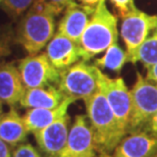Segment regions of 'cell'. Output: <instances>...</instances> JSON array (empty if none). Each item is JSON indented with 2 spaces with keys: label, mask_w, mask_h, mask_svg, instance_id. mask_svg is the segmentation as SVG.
Segmentation results:
<instances>
[{
  "label": "cell",
  "mask_w": 157,
  "mask_h": 157,
  "mask_svg": "<svg viewBox=\"0 0 157 157\" xmlns=\"http://www.w3.org/2000/svg\"><path fill=\"white\" fill-rule=\"evenodd\" d=\"M84 102L96 152L102 157H110L127 135V131L118 121L100 90L85 99Z\"/></svg>",
  "instance_id": "cell-1"
},
{
  "label": "cell",
  "mask_w": 157,
  "mask_h": 157,
  "mask_svg": "<svg viewBox=\"0 0 157 157\" xmlns=\"http://www.w3.org/2000/svg\"><path fill=\"white\" fill-rule=\"evenodd\" d=\"M60 12L46 0H36L21 17L15 41L29 54L39 53L54 36L55 17Z\"/></svg>",
  "instance_id": "cell-2"
},
{
  "label": "cell",
  "mask_w": 157,
  "mask_h": 157,
  "mask_svg": "<svg viewBox=\"0 0 157 157\" xmlns=\"http://www.w3.org/2000/svg\"><path fill=\"white\" fill-rule=\"evenodd\" d=\"M117 42V20L109 11L105 0L95 6L94 12L80 39L82 59L90 60Z\"/></svg>",
  "instance_id": "cell-3"
},
{
  "label": "cell",
  "mask_w": 157,
  "mask_h": 157,
  "mask_svg": "<svg viewBox=\"0 0 157 157\" xmlns=\"http://www.w3.org/2000/svg\"><path fill=\"white\" fill-rule=\"evenodd\" d=\"M131 92V115L127 134L147 131L157 112V84L137 74L136 83Z\"/></svg>",
  "instance_id": "cell-4"
},
{
  "label": "cell",
  "mask_w": 157,
  "mask_h": 157,
  "mask_svg": "<svg viewBox=\"0 0 157 157\" xmlns=\"http://www.w3.org/2000/svg\"><path fill=\"white\" fill-rule=\"evenodd\" d=\"M99 73L96 65L80 60L60 71L57 87L67 98L85 100L99 91Z\"/></svg>",
  "instance_id": "cell-5"
},
{
  "label": "cell",
  "mask_w": 157,
  "mask_h": 157,
  "mask_svg": "<svg viewBox=\"0 0 157 157\" xmlns=\"http://www.w3.org/2000/svg\"><path fill=\"white\" fill-rule=\"evenodd\" d=\"M17 67L26 89L58 86L60 71L53 67L46 53L29 54L18 62Z\"/></svg>",
  "instance_id": "cell-6"
},
{
  "label": "cell",
  "mask_w": 157,
  "mask_h": 157,
  "mask_svg": "<svg viewBox=\"0 0 157 157\" xmlns=\"http://www.w3.org/2000/svg\"><path fill=\"white\" fill-rule=\"evenodd\" d=\"M121 26V35L127 47L128 62L141 44L149 37L157 26V15L148 14L138 8L124 15Z\"/></svg>",
  "instance_id": "cell-7"
},
{
  "label": "cell",
  "mask_w": 157,
  "mask_h": 157,
  "mask_svg": "<svg viewBox=\"0 0 157 157\" xmlns=\"http://www.w3.org/2000/svg\"><path fill=\"white\" fill-rule=\"evenodd\" d=\"M99 90L107 100L121 124L128 131L131 115V92L122 78H109L100 71Z\"/></svg>",
  "instance_id": "cell-8"
},
{
  "label": "cell",
  "mask_w": 157,
  "mask_h": 157,
  "mask_svg": "<svg viewBox=\"0 0 157 157\" xmlns=\"http://www.w3.org/2000/svg\"><path fill=\"white\" fill-rule=\"evenodd\" d=\"M93 133L88 125L86 117L78 114L75 118L65 143L58 157H96Z\"/></svg>",
  "instance_id": "cell-9"
},
{
  "label": "cell",
  "mask_w": 157,
  "mask_h": 157,
  "mask_svg": "<svg viewBox=\"0 0 157 157\" xmlns=\"http://www.w3.org/2000/svg\"><path fill=\"white\" fill-rule=\"evenodd\" d=\"M68 114L57 119L48 127L33 133L40 151L45 157H58L64 148L70 133Z\"/></svg>",
  "instance_id": "cell-10"
},
{
  "label": "cell",
  "mask_w": 157,
  "mask_h": 157,
  "mask_svg": "<svg viewBox=\"0 0 157 157\" xmlns=\"http://www.w3.org/2000/svg\"><path fill=\"white\" fill-rule=\"evenodd\" d=\"M46 55L53 67L59 71L71 67L82 59L80 43L60 33L54 34L46 45Z\"/></svg>",
  "instance_id": "cell-11"
},
{
  "label": "cell",
  "mask_w": 157,
  "mask_h": 157,
  "mask_svg": "<svg viewBox=\"0 0 157 157\" xmlns=\"http://www.w3.org/2000/svg\"><path fill=\"white\" fill-rule=\"evenodd\" d=\"M113 157H157V136L147 131L128 133L117 146Z\"/></svg>",
  "instance_id": "cell-12"
},
{
  "label": "cell",
  "mask_w": 157,
  "mask_h": 157,
  "mask_svg": "<svg viewBox=\"0 0 157 157\" xmlns=\"http://www.w3.org/2000/svg\"><path fill=\"white\" fill-rule=\"evenodd\" d=\"M94 9L95 7H89L84 4L80 5L74 2L65 8L63 17L59 21L57 32L78 43Z\"/></svg>",
  "instance_id": "cell-13"
},
{
  "label": "cell",
  "mask_w": 157,
  "mask_h": 157,
  "mask_svg": "<svg viewBox=\"0 0 157 157\" xmlns=\"http://www.w3.org/2000/svg\"><path fill=\"white\" fill-rule=\"evenodd\" d=\"M26 90L20 71L13 62L0 65V102L10 106L20 103Z\"/></svg>",
  "instance_id": "cell-14"
},
{
  "label": "cell",
  "mask_w": 157,
  "mask_h": 157,
  "mask_svg": "<svg viewBox=\"0 0 157 157\" xmlns=\"http://www.w3.org/2000/svg\"><path fill=\"white\" fill-rule=\"evenodd\" d=\"M67 98L56 86H47L26 89L20 104L26 108H54Z\"/></svg>",
  "instance_id": "cell-15"
},
{
  "label": "cell",
  "mask_w": 157,
  "mask_h": 157,
  "mask_svg": "<svg viewBox=\"0 0 157 157\" xmlns=\"http://www.w3.org/2000/svg\"><path fill=\"white\" fill-rule=\"evenodd\" d=\"M74 102L75 100L67 97L63 100V102L57 107L29 109L23 117L29 133H35L37 131L42 130L53 124L57 119L67 115L68 107Z\"/></svg>",
  "instance_id": "cell-16"
},
{
  "label": "cell",
  "mask_w": 157,
  "mask_h": 157,
  "mask_svg": "<svg viewBox=\"0 0 157 157\" xmlns=\"http://www.w3.org/2000/svg\"><path fill=\"white\" fill-rule=\"evenodd\" d=\"M29 131L24 117L11 107L0 118V139L10 147H17L25 143Z\"/></svg>",
  "instance_id": "cell-17"
},
{
  "label": "cell",
  "mask_w": 157,
  "mask_h": 157,
  "mask_svg": "<svg viewBox=\"0 0 157 157\" xmlns=\"http://www.w3.org/2000/svg\"><path fill=\"white\" fill-rule=\"evenodd\" d=\"M125 62H128L127 52L121 48L117 42H115L105 50L104 55L101 58L96 59L94 64L97 67L108 68L110 71L119 73Z\"/></svg>",
  "instance_id": "cell-18"
},
{
  "label": "cell",
  "mask_w": 157,
  "mask_h": 157,
  "mask_svg": "<svg viewBox=\"0 0 157 157\" xmlns=\"http://www.w3.org/2000/svg\"><path fill=\"white\" fill-rule=\"evenodd\" d=\"M138 61L143 63L147 70L157 64V34L148 37L128 59V62L133 63H136Z\"/></svg>",
  "instance_id": "cell-19"
},
{
  "label": "cell",
  "mask_w": 157,
  "mask_h": 157,
  "mask_svg": "<svg viewBox=\"0 0 157 157\" xmlns=\"http://www.w3.org/2000/svg\"><path fill=\"white\" fill-rule=\"evenodd\" d=\"M36 0H2V8L9 17L17 20L29 10Z\"/></svg>",
  "instance_id": "cell-20"
},
{
  "label": "cell",
  "mask_w": 157,
  "mask_h": 157,
  "mask_svg": "<svg viewBox=\"0 0 157 157\" xmlns=\"http://www.w3.org/2000/svg\"><path fill=\"white\" fill-rule=\"evenodd\" d=\"M13 35L8 27H0V63L11 53Z\"/></svg>",
  "instance_id": "cell-21"
},
{
  "label": "cell",
  "mask_w": 157,
  "mask_h": 157,
  "mask_svg": "<svg viewBox=\"0 0 157 157\" xmlns=\"http://www.w3.org/2000/svg\"><path fill=\"white\" fill-rule=\"evenodd\" d=\"M11 157H42L39 151L30 143H23L15 147Z\"/></svg>",
  "instance_id": "cell-22"
},
{
  "label": "cell",
  "mask_w": 157,
  "mask_h": 157,
  "mask_svg": "<svg viewBox=\"0 0 157 157\" xmlns=\"http://www.w3.org/2000/svg\"><path fill=\"white\" fill-rule=\"evenodd\" d=\"M110 1L117 7L121 17H124L133 9L137 8L134 0H110Z\"/></svg>",
  "instance_id": "cell-23"
},
{
  "label": "cell",
  "mask_w": 157,
  "mask_h": 157,
  "mask_svg": "<svg viewBox=\"0 0 157 157\" xmlns=\"http://www.w3.org/2000/svg\"><path fill=\"white\" fill-rule=\"evenodd\" d=\"M47 2H49L50 4H52L54 7L59 9L61 12L64 10L67 6H70L71 4H73L75 2L74 0H46Z\"/></svg>",
  "instance_id": "cell-24"
},
{
  "label": "cell",
  "mask_w": 157,
  "mask_h": 157,
  "mask_svg": "<svg viewBox=\"0 0 157 157\" xmlns=\"http://www.w3.org/2000/svg\"><path fill=\"white\" fill-rule=\"evenodd\" d=\"M12 152L10 146L0 139V157H11Z\"/></svg>",
  "instance_id": "cell-25"
},
{
  "label": "cell",
  "mask_w": 157,
  "mask_h": 157,
  "mask_svg": "<svg viewBox=\"0 0 157 157\" xmlns=\"http://www.w3.org/2000/svg\"><path fill=\"white\" fill-rule=\"evenodd\" d=\"M148 80L152 81L153 83L157 84V64L153 65V67H149L147 70V77Z\"/></svg>",
  "instance_id": "cell-26"
},
{
  "label": "cell",
  "mask_w": 157,
  "mask_h": 157,
  "mask_svg": "<svg viewBox=\"0 0 157 157\" xmlns=\"http://www.w3.org/2000/svg\"><path fill=\"white\" fill-rule=\"evenodd\" d=\"M148 132H150V133L153 134L154 136H157V112L154 114L151 122H150V124L148 127Z\"/></svg>",
  "instance_id": "cell-27"
},
{
  "label": "cell",
  "mask_w": 157,
  "mask_h": 157,
  "mask_svg": "<svg viewBox=\"0 0 157 157\" xmlns=\"http://www.w3.org/2000/svg\"><path fill=\"white\" fill-rule=\"evenodd\" d=\"M81 1L86 6H89V7H95V6L98 4L100 1H102V0H81Z\"/></svg>",
  "instance_id": "cell-28"
},
{
  "label": "cell",
  "mask_w": 157,
  "mask_h": 157,
  "mask_svg": "<svg viewBox=\"0 0 157 157\" xmlns=\"http://www.w3.org/2000/svg\"><path fill=\"white\" fill-rule=\"evenodd\" d=\"M3 103H1L0 102V118H1V117H2V114H3Z\"/></svg>",
  "instance_id": "cell-29"
},
{
  "label": "cell",
  "mask_w": 157,
  "mask_h": 157,
  "mask_svg": "<svg viewBox=\"0 0 157 157\" xmlns=\"http://www.w3.org/2000/svg\"><path fill=\"white\" fill-rule=\"evenodd\" d=\"M154 31H155V34H157V26H156V28H155V30H154Z\"/></svg>",
  "instance_id": "cell-30"
},
{
  "label": "cell",
  "mask_w": 157,
  "mask_h": 157,
  "mask_svg": "<svg viewBox=\"0 0 157 157\" xmlns=\"http://www.w3.org/2000/svg\"><path fill=\"white\" fill-rule=\"evenodd\" d=\"M0 3H2V0H0Z\"/></svg>",
  "instance_id": "cell-31"
}]
</instances>
